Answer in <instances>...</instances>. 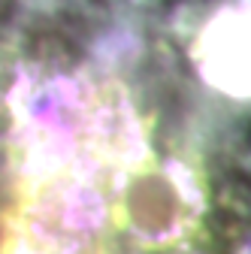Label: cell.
Instances as JSON below:
<instances>
[{"label": "cell", "instance_id": "cell-1", "mask_svg": "<svg viewBox=\"0 0 251 254\" xmlns=\"http://www.w3.org/2000/svg\"><path fill=\"white\" fill-rule=\"evenodd\" d=\"M115 227L130 239L164 248L194 233L206 209V179L197 157L173 154L158 161L148 154L142 164L112 176Z\"/></svg>", "mask_w": 251, "mask_h": 254}, {"label": "cell", "instance_id": "cell-2", "mask_svg": "<svg viewBox=\"0 0 251 254\" xmlns=\"http://www.w3.org/2000/svg\"><path fill=\"white\" fill-rule=\"evenodd\" d=\"M188 64L230 103H251V0H215L191 21Z\"/></svg>", "mask_w": 251, "mask_h": 254}]
</instances>
